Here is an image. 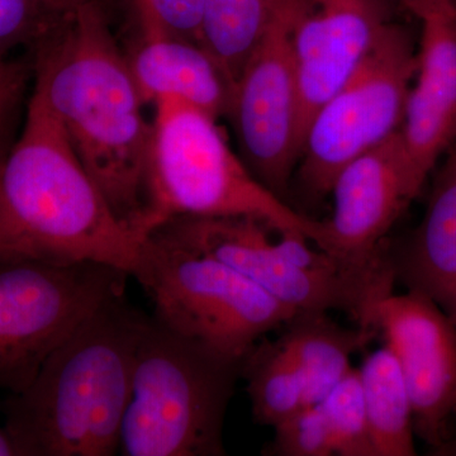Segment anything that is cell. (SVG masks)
Masks as SVG:
<instances>
[{
    "instance_id": "cell-19",
    "label": "cell",
    "mask_w": 456,
    "mask_h": 456,
    "mask_svg": "<svg viewBox=\"0 0 456 456\" xmlns=\"http://www.w3.org/2000/svg\"><path fill=\"white\" fill-rule=\"evenodd\" d=\"M255 422L275 426L289 419L305 403L302 375L281 341L264 336L241 362Z\"/></svg>"
},
{
    "instance_id": "cell-24",
    "label": "cell",
    "mask_w": 456,
    "mask_h": 456,
    "mask_svg": "<svg viewBox=\"0 0 456 456\" xmlns=\"http://www.w3.org/2000/svg\"><path fill=\"white\" fill-rule=\"evenodd\" d=\"M137 18L184 40L200 44L204 0H134Z\"/></svg>"
},
{
    "instance_id": "cell-27",
    "label": "cell",
    "mask_w": 456,
    "mask_h": 456,
    "mask_svg": "<svg viewBox=\"0 0 456 456\" xmlns=\"http://www.w3.org/2000/svg\"><path fill=\"white\" fill-rule=\"evenodd\" d=\"M22 110L0 116V167L20 132Z\"/></svg>"
},
{
    "instance_id": "cell-1",
    "label": "cell",
    "mask_w": 456,
    "mask_h": 456,
    "mask_svg": "<svg viewBox=\"0 0 456 456\" xmlns=\"http://www.w3.org/2000/svg\"><path fill=\"white\" fill-rule=\"evenodd\" d=\"M32 94L64 130L112 211L146 235L147 121L107 9L86 5L28 53Z\"/></svg>"
},
{
    "instance_id": "cell-10",
    "label": "cell",
    "mask_w": 456,
    "mask_h": 456,
    "mask_svg": "<svg viewBox=\"0 0 456 456\" xmlns=\"http://www.w3.org/2000/svg\"><path fill=\"white\" fill-rule=\"evenodd\" d=\"M305 2L279 0L236 80L227 116L240 158L264 187L284 200L302 151L294 31Z\"/></svg>"
},
{
    "instance_id": "cell-11",
    "label": "cell",
    "mask_w": 456,
    "mask_h": 456,
    "mask_svg": "<svg viewBox=\"0 0 456 456\" xmlns=\"http://www.w3.org/2000/svg\"><path fill=\"white\" fill-rule=\"evenodd\" d=\"M368 327L395 354L413 408L415 434L448 454L455 434L456 326L436 303L408 290L374 303Z\"/></svg>"
},
{
    "instance_id": "cell-9",
    "label": "cell",
    "mask_w": 456,
    "mask_h": 456,
    "mask_svg": "<svg viewBox=\"0 0 456 456\" xmlns=\"http://www.w3.org/2000/svg\"><path fill=\"white\" fill-rule=\"evenodd\" d=\"M158 227L183 245L227 264L296 312L341 311L362 329L370 330L371 307L393 292V278L311 272L294 265L270 237L272 228L256 218L175 217Z\"/></svg>"
},
{
    "instance_id": "cell-30",
    "label": "cell",
    "mask_w": 456,
    "mask_h": 456,
    "mask_svg": "<svg viewBox=\"0 0 456 456\" xmlns=\"http://www.w3.org/2000/svg\"><path fill=\"white\" fill-rule=\"evenodd\" d=\"M448 454H456V436L454 441H452V445H450Z\"/></svg>"
},
{
    "instance_id": "cell-16",
    "label": "cell",
    "mask_w": 456,
    "mask_h": 456,
    "mask_svg": "<svg viewBox=\"0 0 456 456\" xmlns=\"http://www.w3.org/2000/svg\"><path fill=\"white\" fill-rule=\"evenodd\" d=\"M389 260L395 281L436 303L456 326V141L435 176L421 224Z\"/></svg>"
},
{
    "instance_id": "cell-12",
    "label": "cell",
    "mask_w": 456,
    "mask_h": 456,
    "mask_svg": "<svg viewBox=\"0 0 456 456\" xmlns=\"http://www.w3.org/2000/svg\"><path fill=\"white\" fill-rule=\"evenodd\" d=\"M419 191L397 131L336 176L327 253L359 272L395 275L384 240Z\"/></svg>"
},
{
    "instance_id": "cell-2",
    "label": "cell",
    "mask_w": 456,
    "mask_h": 456,
    "mask_svg": "<svg viewBox=\"0 0 456 456\" xmlns=\"http://www.w3.org/2000/svg\"><path fill=\"white\" fill-rule=\"evenodd\" d=\"M145 236L117 217L60 123L31 93L0 167V257L97 263L132 275Z\"/></svg>"
},
{
    "instance_id": "cell-26",
    "label": "cell",
    "mask_w": 456,
    "mask_h": 456,
    "mask_svg": "<svg viewBox=\"0 0 456 456\" xmlns=\"http://www.w3.org/2000/svg\"><path fill=\"white\" fill-rule=\"evenodd\" d=\"M419 20L432 14H456V0H399Z\"/></svg>"
},
{
    "instance_id": "cell-4",
    "label": "cell",
    "mask_w": 456,
    "mask_h": 456,
    "mask_svg": "<svg viewBox=\"0 0 456 456\" xmlns=\"http://www.w3.org/2000/svg\"><path fill=\"white\" fill-rule=\"evenodd\" d=\"M145 232L175 217H253L326 251L325 221L294 209L255 178L218 118L176 101L154 104Z\"/></svg>"
},
{
    "instance_id": "cell-17",
    "label": "cell",
    "mask_w": 456,
    "mask_h": 456,
    "mask_svg": "<svg viewBox=\"0 0 456 456\" xmlns=\"http://www.w3.org/2000/svg\"><path fill=\"white\" fill-rule=\"evenodd\" d=\"M281 329L279 340L302 375L307 406L320 403L329 395L353 369L354 354L364 349L375 336L359 326L356 330L342 327L321 311L297 312Z\"/></svg>"
},
{
    "instance_id": "cell-5",
    "label": "cell",
    "mask_w": 456,
    "mask_h": 456,
    "mask_svg": "<svg viewBox=\"0 0 456 456\" xmlns=\"http://www.w3.org/2000/svg\"><path fill=\"white\" fill-rule=\"evenodd\" d=\"M241 362L146 317L134 353L125 456H221L224 416Z\"/></svg>"
},
{
    "instance_id": "cell-29",
    "label": "cell",
    "mask_w": 456,
    "mask_h": 456,
    "mask_svg": "<svg viewBox=\"0 0 456 456\" xmlns=\"http://www.w3.org/2000/svg\"><path fill=\"white\" fill-rule=\"evenodd\" d=\"M0 456H20L16 445L4 428H0Z\"/></svg>"
},
{
    "instance_id": "cell-18",
    "label": "cell",
    "mask_w": 456,
    "mask_h": 456,
    "mask_svg": "<svg viewBox=\"0 0 456 456\" xmlns=\"http://www.w3.org/2000/svg\"><path fill=\"white\" fill-rule=\"evenodd\" d=\"M358 370L374 456L416 455L412 402L395 354L384 344Z\"/></svg>"
},
{
    "instance_id": "cell-7",
    "label": "cell",
    "mask_w": 456,
    "mask_h": 456,
    "mask_svg": "<svg viewBox=\"0 0 456 456\" xmlns=\"http://www.w3.org/2000/svg\"><path fill=\"white\" fill-rule=\"evenodd\" d=\"M127 277L103 264L0 257V389L25 391L94 312L125 293Z\"/></svg>"
},
{
    "instance_id": "cell-8",
    "label": "cell",
    "mask_w": 456,
    "mask_h": 456,
    "mask_svg": "<svg viewBox=\"0 0 456 456\" xmlns=\"http://www.w3.org/2000/svg\"><path fill=\"white\" fill-rule=\"evenodd\" d=\"M417 60L410 33L391 23L355 73L314 113L298 163L299 187L308 200L329 196L350 161L399 131Z\"/></svg>"
},
{
    "instance_id": "cell-21",
    "label": "cell",
    "mask_w": 456,
    "mask_h": 456,
    "mask_svg": "<svg viewBox=\"0 0 456 456\" xmlns=\"http://www.w3.org/2000/svg\"><path fill=\"white\" fill-rule=\"evenodd\" d=\"M334 440L335 455L374 456L358 368H353L320 402Z\"/></svg>"
},
{
    "instance_id": "cell-13",
    "label": "cell",
    "mask_w": 456,
    "mask_h": 456,
    "mask_svg": "<svg viewBox=\"0 0 456 456\" xmlns=\"http://www.w3.org/2000/svg\"><path fill=\"white\" fill-rule=\"evenodd\" d=\"M391 23L389 0H305L294 31L302 145L314 113L355 73Z\"/></svg>"
},
{
    "instance_id": "cell-23",
    "label": "cell",
    "mask_w": 456,
    "mask_h": 456,
    "mask_svg": "<svg viewBox=\"0 0 456 456\" xmlns=\"http://www.w3.org/2000/svg\"><path fill=\"white\" fill-rule=\"evenodd\" d=\"M268 454L277 456L335 455L334 440L320 403L305 406L275 426Z\"/></svg>"
},
{
    "instance_id": "cell-15",
    "label": "cell",
    "mask_w": 456,
    "mask_h": 456,
    "mask_svg": "<svg viewBox=\"0 0 456 456\" xmlns=\"http://www.w3.org/2000/svg\"><path fill=\"white\" fill-rule=\"evenodd\" d=\"M139 27L140 36L126 57L143 103L176 101L218 119L227 117L233 86L211 53L152 23Z\"/></svg>"
},
{
    "instance_id": "cell-3",
    "label": "cell",
    "mask_w": 456,
    "mask_h": 456,
    "mask_svg": "<svg viewBox=\"0 0 456 456\" xmlns=\"http://www.w3.org/2000/svg\"><path fill=\"white\" fill-rule=\"evenodd\" d=\"M146 316L123 294L104 303L20 393L0 402L20 456H112L130 403Z\"/></svg>"
},
{
    "instance_id": "cell-14",
    "label": "cell",
    "mask_w": 456,
    "mask_h": 456,
    "mask_svg": "<svg viewBox=\"0 0 456 456\" xmlns=\"http://www.w3.org/2000/svg\"><path fill=\"white\" fill-rule=\"evenodd\" d=\"M417 71L399 134L417 187L456 141V14L421 20Z\"/></svg>"
},
{
    "instance_id": "cell-22",
    "label": "cell",
    "mask_w": 456,
    "mask_h": 456,
    "mask_svg": "<svg viewBox=\"0 0 456 456\" xmlns=\"http://www.w3.org/2000/svg\"><path fill=\"white\" fill-rule=\"evenodd\" d=\"M73 14L55 0H0V59L17 49L31 53Z\"/></svg>"
},
{
    "instance_id": "cell-28",
    "label": "cell",
    "mask_w": 456,
    "mask_h": 456,
    "mask_svg": "<svg viewBox=\"0 0 456 456\" xmlns=\"http://www.w3.org/2000/svg\"><path fill=\"white\" fill-rule=\"evenodd\" d=\"M55 2L66 13H75L77 9L86 5H101L107 9L112 0H55Z\"/></svg>"
},
{
    "instance_id": "cell-6",
    "label": "cell",
    "mask_w": 456,
    "mask_h": 456,
    "mask_svg": "<svg viewBox=\"0 0 456 456\" xmlns=\"http://www.w3.org/2000/svg\"><path fill=\"white\" fill-rule=\"evenodd\" d=\"M132 277L176 334L242 362L255 344L297 314L227 264L183 245L161 228L141 245Z\"/></svg>"
},
{
    "instance_id": "cell-25",
    "label": "cell",
    "mask_w": 456,
    "mask_h": 456,
    "mask_svg": "<svg viewBox=\"0 0 456 456\" xmlns=\"http://www.w3.org/2000/svg\"><path fill=\"white\" fill-rule=\"evenodd\" d=\"M31 79L28 59H0V116L22 110Z\"/></svg>"
},
{
    "instance_id": "cell-20",
    "label": "cell",
    "mask_w": 456,
    "mask_h": 456,
    "mask_svg": "<svg viewBox=\"0 0 456 456\" xmlns=\"http://www.w3.org/2000/svg\"><path fill=\"white\" fill-rule=\"evenodd\" d=\"M278 3L279 0H204L200 42L221 66L233 88Z\"/></svg>"
}]
</instances>
